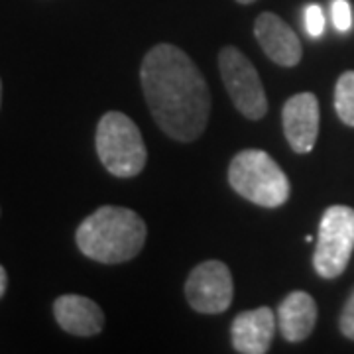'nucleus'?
<instances>
[{
	"instance_id": "obj_1",
	"label": "nucleus",
	"mask_w": 354,
	"mask_h": 354,
	"mask_svg": "<svg viewBox=\"0 0 354 354\" xmlns=\"http://www.w3.org/2000/svg\"><path fill=\"white\" fill-rule=\"evenodd\" d=\"M142 88L156 124L169 138L193 142L203 134L211 111V95L199 67L183 50L158 44L140 67Z\"/></svg>"
},
{
	"instance_id": "obj_2",
	"label": "nucleus",
	"mask_w": 354,
	"mask_h": 354,
	"mask_svg": "<svg viewBox=\"0 0 354 354\" xmlns=\"http://www.w3.org/2000/svg\"><path fill=\"white\" fill-rule=\"evenodd\" d=\"M146 223L124 207L104 205L88 215L79 228L75 241L79 250L101 264H122L144 248Z\"/></svg>"
},
{
	"instance_id": "obj_3",
	"label": "nucleus",
	"mask_w": 354,
	"mask_h": 354,
	"mask_svg": "<svg viewBox=\"0 0 354 354\" xmlns=\"http://www.w3.org/2000/svg\"><path fill=\"white\" fill-rule=\"evenodd\" d=\"M228 183L246 201L276 209L290 199V179L262 150H242L228 167Z\"/></svg>"
},
{
	"instance_id": "obj_4",
	"label": "nucleus",
	"mask_w": 354,
	"mask_h": 354,
	"mask_svg": "<svg viewBox=\"0 0 354 354\" xmlns=\"http://www.w3.org/2000/svg\"><path fill=\"white\" fill-rule=\"evenodd\" d=\"M97 153L109 174L116 177H134L144 169L148 152L140 128L127 114L111 111L97 127Z\"/></svg>"
},
{
	"instance_id": "obj_5",
	"label": "nucleus",
	"mask_w": 354,
	"mask_h": 354,
	"mask_svg": "<svg viewBox=\"0 0 354 354\" xmlns=\"http://www.w3.org/2000/svg\"><path fill=\"white\" fill-rule=\"evenodd\" d=\"M354 250V209L333 205L325 211L319 225L313 266L325 279H335L348 266Z\"/></svg>"
},
{
	"instance_id": "obj_6",
	"label": "nucleus",
	"mask_w": 354,
	"mask_h": 354,
	"mask_svg": "<svg viewBox=\"0 0 354 354\" xmlns=\"http://www.w3.org/2000/svg\"><path fill=\"white\" fill-rule=\"evenodd\" d=\"M218 69L236 111L250 120L264 118L268 113V99L252 62L241 50L227 46L218 53Z\"/></svg>"
},
{
	"instance_id": "obj_7",
	"label": "nucleus",
	"mask_w": 354,
	"mask_h": 354,
	"mask_svg": "<svg viewBox=\"0 0 354 354\" xmlns=\"http://www.w3.org/2000/svg\"><path fill=\"white\" fill-rule=\"evenodd\" d=\"M234 283L227 264L218 260H207L199 264L187 278L185 297L187 304L207 315L227 311L232 304Z\"/></svg>"
},
{
	"instance_id": "obj_8",
	"label": "nucleus",
	"mask_w": 354,
	"mask_h": 354,
	"mask_svg": "<svg viewBox=\"0 0 354 354\" xmlns=\"http://www.w3.org/2000/svg\"><path fill=\"white\" fill-rule=\"evenodd\" d=\"M283 134L295 153L313 150L319 136V101L313 93H297L286 101L283 111Z\"/></svg>"
},
{
	"instance_id": "obj_9",
	"label": "nucleus",
	"mask_w": 354,
	"mask_h": 354,
	"mask_svg": "<svg viewBox=\"0 0 354 354\" xmlns=\"http://www.w3.org/2000/svg\"><path fill=\"white\" fill-rule=\"evenodd\" d=\"M254 36L264 53L281 67H293L301 62L304 50L297 34L286 24L278 14L262 12L254 24Z\"/></svg>"
},
{
	"instance_id": "obj_10",
	"label": "nucleus",
	"mask_w": 354,
	"mask_h": 354,
	"mask_svg": "<svg viewBox=\"0 0 354 354\" xmlns=\"http://www.w3.org/2000/svg\"><path fill=\"white\" fill-rule=\"evenodd\" d=\"M276 317L270 307H258L236 315L230 329L234 351L242 354L268 353L276 333Z\"/></svg>"
},
{
	"instance_id": "obj_11",
	"label": "nucleus",
	"mask_w": 354,
	"mask_h": 354,
	"mask_svg": "<svg viewBox=\"0 0 354 354\" xmlns=\"http://www.w3.org/2000/svg\"><path fill=\"white\" fill-rule=\"evenodd\" d=\"M53 315L59 327L77 337L99 335L104 325V313L93 299L83 295H62L53 304Z\"/></svg>"
},
{
	"instance_id": "obj_12",
	"label": "nucleus",
	"mask_w": 354,
	"mask_h": 354,
	"mask_svg": "<svg viewBox=\"0 0 354 354\" xmlns=\"http://www.w3.org/2000/svg\"><path fill=\"white\" fill-rule=\"evenodd\" d=\"M317 323L315 299L305 291H291L278 307V327L290 342L305 341Z\"/></svg>"
},
{
	"instance_id": "obj_13",
	"label": "nucleus",
	"mask_w": 354,
	"mask_h": 354,
	"mask_svg": "<svg viewBox=\"0 0 354 354\" xmlns=\"http://www.w3.org/2000/svg\"><path fill=\"white\" fill-rule=\"evenodd\" d=\"M335 111L346 127L354 128V71L342 73L337 81Z\"/></svg>"
},
{
	"instance_id": "obj_14",
	"label": "nucleus",
	"mask_w": 354,
	"mask_h": 354,
	"mask_svg": "<svg viewBox=\"0 0 354 354\" xmlns=\"http://www.w3.org/2000/svg\"><path fill=\"white\" fill-rule=\"evenodd\" d=\"M304 24L311 38H319L325 32V14L319 4H307L304 10Z\"/></svg>"
},
{
	"instance_id": "obj_15",
	"label": "nucleus",
	"mask_w": 354,
	"mask_h": 354,
	"mask_svg": "<svg viewBox=\"0 0 354 354\" xmlns=\"http://www.w3.org/2000/svg\"><path fill=\"white\" fill-rule=\"evenodd\" d=\"M330 16H333V24L339 32H348L353 28V8L348 0H333Z\"/></svg>"
},
{
	"instance_id": "obj_16",
	"label": "nucleus",
	"mask_w": 354,
	"mask_h": 354,
	"mask_svg": "<svg viewBox=\"0 0 354 354\" xmlns=\"http://www.w3.org/2000/svg\"><path fill=\"white\" fill-rule=\"evenodd\" d=\"M341 330L346 339L354 341V290H353V293H351V297L346 299L344 307H342Z\"/></svg>"
},
{
	"instance_id": "obj_17",
	"label": "nucleus",
	"mask_w": 354,
	"mask_h": 354,
	"mask_svg": "<svg viewBox=\"0 0 354 354\" xmlns=\"http://www.w3.org/2000/svg\"><path fill=\"white\" fill-rule=\"evenodd\" d=\"M6 283H8L6 272H4V268L0 266V297H2V295H4V291H6Z\"/></svg>"
},
{
	"instance_id": "obj_18",
	"label": "nucleus",
	"mask_w": 354,
	"mask_h": 354,
	"mask_svg": "<svg viewBox=\"0 0 354 354\" xmlns=\"http://www.w3.org/2000/svg\"><path fill=\"white\" fill-rule=\"evenodd\" d=\"M236 2H241V4H252L256 0H236Z\"/></svg>"
},
{
	"instance_id": "obj_19",
	"label": "nucleus",
	"mask_w": 354,
	"mask_h": 354,
	"mask_svg": "<svg viewBox=\"0 0 354 354\" xmlns=\"http://www.w3.org/2000/svg\"><path fill=\"white\" fill-rule=\"evenodd\" d=\"M0 102H2V83H0Z\"/></svg>"
}]
</instances>
